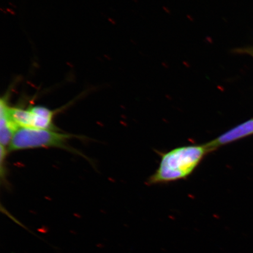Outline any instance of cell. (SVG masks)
<instances>
[{
	"instance_id": "cell-1",
	"label": "cell",
	"mask_w": 253,
	"mask_h": 253,
	"mask_svg": "<svg viewBox=\"0 0 253 253\" xmlns=\"http://www.w3.org/2000/svg\"><path fill=\"white\" fill-rule=\"evenodd\" d=\"M207 144L185 145L161 155L158 169L147 180L148 185L164 184L187 178L207 155Z\"/></svg>"
},
{
	"instance_id": "cell-2",
	"label": "cell",
	"mask_w": 253,
	"mask_h": 253,
	"mask_svg": "<svg viewBox=\"0 0 253 253\" xmlns=\"http://www.w3.org/2000/svg\"><path fill=\"white\" fill-rule=\"evenodd\" d=\"M72 137L52 129L19 128L8 145V151L34 149L38 148L59 147L67 148L66 142Z\"/></svg>"
},
{
	"instance_id": "cell-3",
	"label": "cell",
	"mask_w": 253,
	"mask_h": 253,
	"mask_svg": "<svg viewBox=\"0 0 253 253\" xmlns=\"http://www.w3.org/2000/svg\"><path fill=\"white\" fill-rule=\"evenodd\" d=\"M9 113L19 128L52 129L55 112L45 107L35 106L27 109L10 107Z\"/></svg>"
},
{
	"instance_id": "cell-4",
	"label": "cell",
	"mask_w": 253,
	"mask_h": 253,
	"mask_svg": "<svg viewBox=\"0 0 253 253\" xmlns=\"http://www.w3.org/2000/svg\"><path fill=\"white\" fill-rule=\"evenodd\" d=\"M253 134V119L248 120L245 123L235 127L229 129L223 134L218 136L214 140L206 143L210 153L216 151L221 147L224 146L234 141Z\"/></svg>"
},
{
	"instance_id": "cell-5",
	"label": "cell",
	"mask_w": 253,
	"mask_h": 253,
	"mask_svg": "<svg viewBox=\"0 0 253 253\" xmlns=\"http://www.w3.org/2000/svg\"><path fill=\"white\" fill-rule=\"evenodd\" d=\"M9 105L6 96L0 102V141L4 147L8 146L16 131L19 128L9 112Z\"/></svg>"
},
{
	"instance_id": "cell-6",
	"label": "cell",
	"mask_w": 253,
	"mask_h": 253,
	"mask_svg": "<svg viewBox=\"0 0 253 253\" xmlns=\"http://www.w3.org/2000/svg\"><path fill=\"white\" fill-rule=\"evenodd\" d=\"M236 53H243L251 56L253 58V47H245V48H240L235 50Z\"/></svg>"
}]
</instances>
